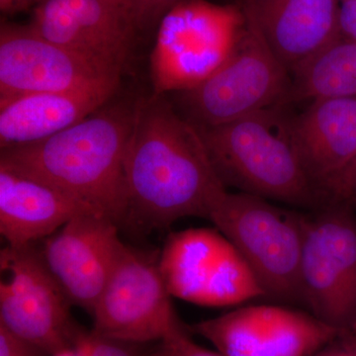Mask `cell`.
I'll list each match as a JSON object with an SVG mask.
<instances>
[{"mask_svg":"<svg viewBox=\"0 0 356 356\" xmlns=\"http://www.w3.org/2000/svg\"><path fill=\"white\" fill-rule=\"evenodd\" d=\"M127 20L134 29H137L138 0H105Z\"/></svg>","mask_w":356,"mask_h":356,"instance_id":"obj_27","label":"cell"},{"mask_svg":"<svg viewBox=\"0 0 356 356\" xmlns=\"http://www.w3.org/2000/svg\"><path fill=\"white\" fill-rule=\"evenodd\" d=\"M0 325L54 355L74 348L79 334L72 305L34 245H6L0 252Z\"/></svg>","mask_w":356,"mask_h":356,"instance_id":"obj_9","label":"cell"},{"mask_svg":"<svg viewBox=\"0 0 356 356\" xmlns=\"http://www.w3.org/2000/svg\"><path fill=\"white\" fill-rule=\"evenodd\" d=\"M353 204H356V202L353 203Z\"/></svg>","mask_w":356,"mask_h":356,"instance_id":"obj_31","label":"cell"},{"mask_svg":"<svg viewBox=\"0 0 356 356\" xmlns=\"http://www.w3.org/2000/svg\"><path fill=\"white\" fill-rule=\"evenodd\" d=\"M147 356H225L219 351H212L202 348L192 341L186 331L177 332L159 341L158 346Z\"/></svg>","mask_w":356,"mask_h":356,"instance_id":"obj_21","label":"cell"},{"mask_svg":"<svg viewBox=\"0 0 356 356\" xmlns=\"http://www.w3.org/2000/svg\"><path fill=\"white\" fill-rule=\"evenodd\" d=\"M159 266L170 296L196 305L236 306L266 297L242 254L217 228L170 234Z\"/></svg>","mask_w":356,"mask_h":356,"instance_id":"obj_8","label":"cell"},{"mask_svg":"<svg viewBox=\"0 0 356 356\" xmlns=\"http://www.w3.org/2000/svg\"><path fill=\"white\" fill-rule=\"evenodd\" d=\"M337 202H356V159L341 180L337 191Z\"/></svg>","mask_w":356,"mask_h":356,"instance_id":"obj_26","label":"cell"},{"mask_svg":"<svg viewBox=\"0 0 356 356\" xmlns=\"http://www.w3.org/2000/svg\"><path fill=\"white\" fill-rule=\"evenodd\" d=\"M29 25L51 43L121 69L135 33L105 0H40Z\"/></svg>","mask_w":356,"mask_h":356,"instance_id":"obj_15","label":"cell"},{"mask_svg":"<svg viewBox=\"0 0 356 356\" xmlns=\"http://www.w3.org/2000/svg\"><path fill=\"white\" fill-rule=\"evenodd\" d=\"M81 215L98 214L50 184L0 165V233L9 247L34 245Z\"/></svg>","mask_w":356,"mask_h":356,"instance_id":"obj_18","label":"cell"},{"mask_svg":"<svg viewBox=\"0 0 356 356\" xmlns=\"http://www.w3.org/2000/svg\"><path fill=\"white\" fill-rule=\"evenodd\" d=\"M348 202L325 204L304 219L302 305L341 332L356 331V218Z\"/></svg>","mask_w":356,"mask_h":356,"instance_id":"obj_7","label":"cell"},{"mask_svg":"<svg viewBox=\"0 0 356 356\" xmlns=\"http://www.w3.org/2000/svg\"><path fill=\"white\" fill-rule=\"evenodd\" d=\"M339 36L356 41V0H346L339 7Z\"/></svg>","mask_w":356,"mask_h":356,"instance_id":"obj_25","label":"cell"},{"mask_svg":"<svg viewBox=\"0 0 356 356\" xmlns=\"http://www.w3.org/2000/svg\"><path fill=\"white\" fill-rule=\"evenodd\" d=\"M133 346L135 344L106 339L92 332H81L74 344L81 356H140Z\"/></svg>","mask_w":356,"mask_h":356,"instance_id":"obj_20","label":"cell"},{"mask_svg":"<svg viewBox=\"0 0 356 356\" xmlns=\"http://www.w3.org/2000/svg\"><path fill=\"white\" fill-rule=\"evenodd\" d=\"M290 86L291 74L247 18L229 60L197 88L177 93L180 114L196 127H215L284 105Z\"/></svg>","mask_w":356,"mask_h":356,"instance_id":"obj_6","label":"cell"},{"mask_svg":"<svg viewBox=\"0 0 356 356\" xmlns=\"http://www.w3.org/2000/svg\"><path fill=\"white\" fill-rule=\"evenodd\" d=\"M305 213L227 191L209 221L235 245L268 298L302 304L300 262Z\"/></svg>","mask_w":356,"mask_h":356,"instance_id":"obj_5","label":"cell"},{"mask_svg":"<svg viewBox=\"0 0 356 356\" xmlns=\"http://www.w3.org/2000/svg\"><path fill=\"white\" fill-rule=\"evenodd\" d=\"M123 247L117 222L81 215L48 236L41 254L72 305L92 314Z\"/></svg>","mask_w":356,"mask_h":356,"instance_id":"obj_13","label":"cell"},{"mask_svg":"<svg viewBox=\"0 0 356 356\" xmlns=\"http://www.w3.org/2000/svg\"><path fill=\"white\" fill-rule=\"evenodd\" d=\"M120 77L84 88L34 93L0 105V147L26 146L76 125L115 97Z\"/></svg>","mask_w":356,"mask_h":356,"instance_id":"obj_17","label":"cell"},{"mask_svg":"<svg viewBox=\"0 0 356 356\" xmlns=\"http://www.w3.org/2000/svg\"><path fill=\"white\" fill-rule=\"evenodd\" d=\"M247 25L242 6L180 0L158 25L151 55L154 93H179L207 81L236 50Z\"/></svg>","mask_w":356,"mask_h":356,"instance_id":"obj_4","label":"cell"},{"mask_svg":"<svg viewBox=\"0 0 356 356\" xmlns=\"http://www.w3.org/2000/svg\"><path fill=\"white\" fill-rule=\"evenodd\" d=\"M159 266V255L124 245L93 309L98 336L139 344L161 341L185 330Z\"/></svg>","mask_w":356,"mask_h":356,"instance_id":"obj_10","label":"cell"},{"mask_svg":"<svg viewBox=\"0 0 356 356\" xmlns=\"http://www.w3.org/2000/svg\"><path fill=\"white\" fill-rule=\"evenodd\" d=\"M293 146L322 202H337L341 180L356 159V98H325L289 114Z\"/></svg>","mask_w":356,"mask_h":356,"instance_id":"obj_14","label":"cell"},{"mask_svg":"<svg viewBox=\"0 0 356 356\" xmlns=\"http://www.w3.org/2000/svg\"><path fill=\"white\" fill-rule=\"evenodd\" d=\"M284 105L238 120L198 128L218 177L226 187L269 201L315 210L324 206L298 154Z\"/></svg>","mask_w":356,"mask_h":356,"instance_id":"obj_3","label":"cell"},{"mask_svg":"<svg viewBox=\"0 0 356 356\" xmlns=\"http://www.w3.org/2000/svg\"><path fill=\"white\" fill-rule=\"evenodd\" d=\"M241 6L290 74L341 38L339 0H242Z\"/></svg>","mask_w":356,"mask_h":356,"instance_id":"obj_16","label":"cell"},{"mask_svg":"<svg viewBox=\"0 0 356 356\" xmlns=\"http://www.w3.org/2000/svg\"><path fill=\"white\" fill-rule=\"evenodd\" d=\"M346 1V0H339V2H343Z\"/></svg>","mask_w":356,"mask_h":356,"instance_id":"obj_30","label":"cell"},{"mask_svg":"<svg viewBox=\"0 0 356 356\" xmlns=\"http://www.w3.org/2000/svg\"><path fill=\"white\" fill-rule=\"evenodd\" d=\"M40 0H0V8L3 13L20 10L31 3H38Z\"/></svg>","mask_w":356,"mask_h":356,"instance_id":"obj_28","label":"cell"},{"mask_svg":"<svg viewBox=\"0 0 356 356\" xmlns=\"http://www.w3.org/2000/svg\"><path fill=\"white\" fill-rule=\"evenodd\" d=\"M40 353H43L0 325V356H38Z\"/></svg>","mask_w":356,"mask_h":356,"instance_id":"obj_23","label":"cell"},{"mask_svg":"<svg viewBox=\"0 0 356 356\" xmlns=\"http://www.w3.org/2000/svg\"><path fill=\"white\" fill-rule=\"evenodd\" d=\"M122 70L51 43L30 25L1 24L0 105L34 93L84 88L120 77Z\"/></svg>","mask_w":356,"mask_h":356,"instance_id":"obj_12","label":"cell"},{"mask_svg":"<svg viewBox=\"0 0 356 356\" xmlns=\"http://www.w3.org/2000/svg\"><path fill=\"white\" fill-rule=\"evenodd\" d=\"M191 331L225 356H313L346 332L310 312L274 304L238 307Z\"/></svg>","mask_w":356,"mask_h":356,"instance_id":"obj_11","label":"cell"},{"mask_svg":"<svg viewBox=\"0 0 356 356\" xmlns=\"http://www.w3.org/2000/svg\"><path fill=\"white\" fill-rule=\"evenodd\" d=\"M325 98H356V41L339 38L295 70L284 106Z\"/></svg>","mask_w":356,"mask_h":356,"instance_id":"obj_19","label":"cell"},{"mask_svg":"<svg viewBox=\"0 0 356 356\" xmlns=\"http://www.w3.org/2000/svg\"><path fill=\"white\" fill-rule=\"evenodd\" d=\"M313 356H356V336L346 332L321 348Z\"/></svg>","mask_w":356,"mask_h":356,"instance_id":"obj_24","label":"cell"},{"mask_svg":"<svg viewBox=\"0 0 356 356\" xmlns=\"http://www.w3.org/2000/svg\"><path fill=\"white\" fill-rule=\"evenodd\" d=\"M125 220L147 229L211 212L227 188L197 127L166 99L139 98L125 156Z\"/></svg>","mask_w":356,"mask_h":356,"instance_id":"obj_1","label":"cell"},{"mask_svg":"<svg viewBox=\"0 0 356 356\" xmlns=\"http://www.w3.org/2000/svg\"><path fill=\"white\" fill-rule=\"evenodd\" d=\"M51 356H81V355L76 346H74V348H67V350L60 351V353H56V355Z\"/></svg>","mask_w":356,"mask_h":356,"instance_id":"obj_29","label":"cell"},{"mask_svg":"<svg viewBox=\"0 0 356 356\" xmlns=\"http://www.w3.org/2000/svg\"><path fill=\"white\" fill-rule=\"evenodd\" d=\"M137 100L114 97L48 139L1 149L0 165L50 184L115 222L125 220V156Z\"/></svg>","mask_w":356,"mask_h":356,"instance_id":"obj_2","label":"cell"},{"mask_svg":"<svg viewBox=\"0 0 356 356\" xmlns=\"http://www.w3.org/2000/svg\"><path fill=\"white\" fill-rule=\"evenodd\" d=\"M180 0H138L137 29L159 25L163 16Z\"/></svg>","mask_w":356,"mask_h":356,"instance_id":"obj_22","label":"cell"}]
</instances>
